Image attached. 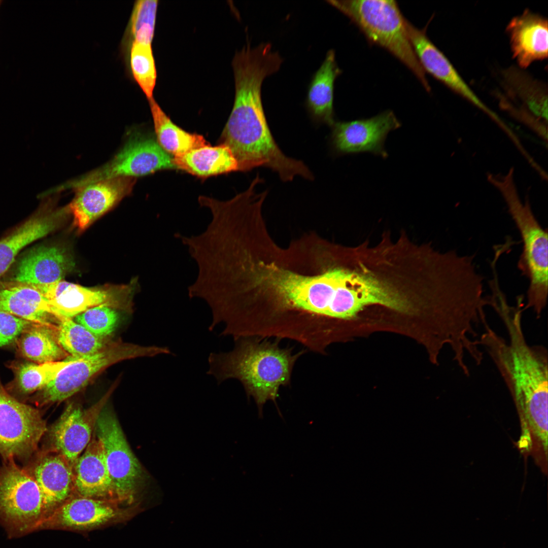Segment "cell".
<instances>
[{
    "instance_id": "obj_1",
    "label": "cell",
    "mask_w": 548,
    "mask_h": 548,
    "mask_svg": "<svg viewBox=\"0 0 548 548\" xmlns=\"http://www.w3.org/2000/svg\"><path fill=\"white\" fill-rule=\"evenodd\" d=\"M337 270L314 235L257 253L248 270L243 337L292 340L316 351L335 325Z\"/></svg>"
},
{
    "instance_id": "obj_2",
    "label": "cell",
    "mask_w": 548,
    "mask_h": 548,
    "mask_svg": "<svg viewBox=\"0 0 548 548\" xmlns=\"http://www.w3.org/2000/svg\"><path fill=\"white\" fill-rule=\"evenodd\" d=\"M283 61L270 44L252 47L247 43L236 52L232 65L235 96L232 111L220 137L236 158L238 171L265 167L284 182L296 176L309 180L314 176L301 160L287 156L275 141L263 109L261 87L264 79L277 72Z\"/></svg>"
},
{
    "instance_id": "obj_3",
    "label": "cell",
    "mask_w": 548,
    "mask_h": 548,
    "mask_svg": "<svg viewBox=\"0 0 548 548\" xmlns=\"http://www.w3.org/2000/svg\"><path fill=\"white\" fill-rule=\"evenodd\" d=\"M510 306L500 298L492 307L502 322L507 342L488 324L480 344L486 350L512 395L520 415L543 447L547 446L548 353L542 345H529L522 328L523 299Z\"/></svg>"
},
{
    "instance_id": "obj_4",
    "label": "cell",
    "mask_w": 548,
    "mask_h": 548,
    "mask_svg": "<svg viewBox=\"0 0 548 548\" xmlns=\"http://www.w3.org/2000/svg\"><path fill=\"white\" fill-rule=\"evenodd\" d=\"M233 349L228 352L210 354L207 374L218 384L235 379L242 384L249 399L252 397L258 407L259 418L263 417V408L268 400L276 405L281 386H287L297 359L305 353H292V349L281 348L279 340L243 337L234 339Z\"/></svg>"
},
{
    "instance_id": "obj_5",
    "label": "cell",
    "mask_w": 548,
    "mask_h": 548,
    "mask_svg": "<svg viewBox=\"0 0 548 548\" xmlns=\"http://www.w3.org/2000/svg\"><path fill=\"white\" fill-rule=\"evenodd\" d=\"M511 167L505 174L488 173L487 179L500 193L523 242L518 266L529 280L527 303L539 318L547 304L548 293V234L538 222L528 197L521 199Z\"/></svg>"
},
{
    "instance_id": "obj_6",
    "label": "cell",
    "mask_w": 548,
    "mask_h": 548,
    "mask_svg": "<svg viewBox=\"0 0 548 548\" xmlns=\"http://www.w3.org/2000/svg\"><path fill=\"white\" fill-rule=\"evenodd\" d=\"M348 17L371 43L387 50L416 76L427 91L431 88L410 41L403 17L393 0L328 1Z\"/></svg>"
},
{
    "instance_id": "obj_7",
    "label": "cell",
    "mask_w": 548,
    "mask_h": 548,
    "mask_svg": "<svg viewBox=\"0 0 548 548\" xmlns=\"http://www.w3.org/2000/svg\"><path fill=\"white\" fill-rule=\"evenodd\" d=\"M160 355L174 353L166 346L124 343L105 346L94 354L75 359L63 368L54 380L40 391V403L61 402L68 398L83 389L100 371L119 361Z\"/></svg>"
},
{
    "instance_id": "obj_8",
    "label": "cell",
    "mask_w": 548,
    "mask_h": 548,
    "mask_svg": "<svg viewBox=\"0 0 548 548\" xmlns=\"http://www.w3.org/2000/svg\"><path fill=\"white\" fill-rule=\"evenodd\" d=\"M173 156L165 152L157 140L138 131H133L121 150L109 162L77 178L54 189L53 192L75 190L102 180L120 177L146 176L158 170L174 169Z\"/></svg>"
},
{
    "instance_id": "obj_9",
    "label": "cell",
    "mask_w": 548,
    "mask_h": 548,
    "mask_svg": "<svg viewBox=\"0 0 548 548\" xmlns=\"http://www.w3.org/2000/svg\"><path fill=\"white\" fill-rule=\"evenodd\" d=\"M46 518L43 495L26 469L10 460L0 468V518L13 532L37 530Z\"/></svg>"
},
{
    "instance_id": "obj_10",
    "label": "cell",
    "mask_w": 548,
    "mask_h": 548,
    "mask_svg": "<svg viewBox=\"0 0 548 548\" xmlns=\"http://www.w3.org/2000/svg\"><path fill=\"white\" fill-rule=\"evenodd\" d=\"M94 430L102 444L116 500L133 505L142 480L143 469L117 418L111 412L102 409Z\"/></svg>"
},
{
    "instance_id": "obj_11",
    "label": "cell",
    "mask_w": 548,
    "mask_h": 548,
    "mask_svg": "<svg viewBox=\"0 0 548 548\" xmlns=\"http://www.w3.org/2000/svg\"><path fill=\"white\" fill-rule=\"evenodd\" d=\"M139 505L118 501L73 495L44 519L37 529L86 532L131 520Z\"/></svg>"
},
{
    "instance_id": "obj_12",
    "label": "cell",
    "mask_w": 548,
    "mask_h": 548,
    "mask_svg": "<svg viewBox=\"0 0 548 548\" xmlns=\"http://www.w3.org/2000/svg\"><path fill=\"white\" fill-rule=\"evenodd\" d=\"M46 430L40 412L11 395L0 381V454L8 459L31 454Z\"/></svg>"
},
{
    "instance_id": "obj_13",
    "label": "cell",
    "mask_w": 548,
    "mask_h": 548,
    "mask_svg": "<svg viewBox=\"0 0 548 548\" xmlns=\"http://www.w3.org/2000/svg\"><path fill=\"white\" fill-rule=\"evenodd\" d=\"M390 110L367 119L335 121L331 127L330 142L339 155L369 152L385 158L384 143L389 132L401 126Z\"/></svg>"
},
{
    "instance_id": "obj_14",
    "label": "cell",
    "mask_w": 548,
    "mask_h": 548,
    "mask_svg": "<svg viewBox=\"0 0 548 548\" xmlns=\"http://www.w3.org/2000/svg\"><path fill=\"white\" fill-rule=\"evenodd\" d=\"M408 37L424 72L484 112L499 127L503 120L475 94L447 56L429 39L426 28L419 29L407 20Z\"/></svg>"
},
{
    "instance_id": "obj_15",
    "label": "cell",
    "mask_w": 548,
    "mask_h": 548,
    "mask_svg": "<svg viewBox=\"0 0 548 548\" xmlns=\"http://www.w3.org/2000/svg\"><path fill=\"white\" fill-rule=\"evenodd\" d=\"M135 181L133 178H116L76 189L75 195L66 207L78 231L85 230L129 194Z\"/></svg>"
},
{
    "instance_id": "obj_16",
    "label": "cell",
    "mask_w": 548,
    "mask_h": 548,
    "mask_svg": "<svg viewBox=\"0 0 548 548\" xmlns=\"http://www.w3.org/2000/svg\"><path fill=\"white\" fill-rule=\"evenodd\" d=\"M102 403L99 402L87 409L70 404L50 428L49 437L53 448L73 467L91 439Z\"/></svg>"
},
{
    "instance_id": "obj_17",
    "label": "cell",
    "mask_w": 548,
    "mask_h": 548,
    "mask_svg": "<svg viewBox=\"0 0 548 548\" xmlns=\"http://www.w3.org/2000/svg\"><path fill=\"white\" fill-rule=\"evenodd\" d=\"M548 23L546 17L525 9L507 25L512 57L519 67L525 70L548 55Z\"/></svg>"
},
{
    "instance_id": "obj_18",
    "label": "cell",
    "mask_w": 548,
    "mask_h": 548,
    "mask_svg": "<svg viewBox=\"0 0 548 548\" xmlns=\"http://www.w3.org/2000/svg\"><path fill=\"white\" fill-rule=\"evenodd\" d=\"M126 289L122 286L88 288L61 280L44 285L42 294L61 318H72L94 306H110L118 293Z\"/></svg>"
},
{
    "instance_id": "obj_19",
    "label": "cell",
    "mask_w": 548,
    "mask_h": 548,
    "mask_svg": "<svg viewBox=\"0 0 548 548\" xmlns=\"http://www.w3.org/2000/svg\"><path fill=\"white\" fill-rule=\"evenodd\" d=\"M42 207L28 219L0 239V277L10 268L25 247L55 230L66 215L65 207Z\"/></svg>"
},
{
    "instance_id": "obj_20",
    "label": "cell",
    "mask_w": 548,
    "mask_h": 548,
    "mask_svg": "<svg viewBox=\"0 0 548 548\" xmlns=\"http://www.w3.org/2000/svg\"><path fill=\"white\" fill-rule=\"evenodd\" d=\"M500 81L504 93L498 94L499 100L524 110L547 124L546 84L514 65L500 71Z\"/></svg>"
},
{
    "instance_id": "obj_21",
    "label": "cell",
    "mask_w": 548,
    "mask_h": 548,
    "mask_svg": "<svg viewBox=\"0 0 548 548\" xmlns=\"http://www.w3.org/2000/svg\"><path fill=\"white\" fill-rule=\"evenodd\" d=\"M73 471L74 495L116 500L102 444L95 434L76 461Z\"/></svg>"
},
{
    "instance_id": "obj_22",
    "label": "cell",
    "mask_w": 548,
    "mask_h": 548,
    "mask_svg": "<svg viewBox=\"0 0 548 548\" xmlns=\"http://www.w3.org/2000/svg\"><path fill=\"white\" fill-rule=\"evenodd\" d=\"M65 251L57 246H40L29 250L18 263L11 281L49 284L62 280L74 267Z\"/></svg>"
},
{
    "instance_id": "obj_23",
    "label": "cell",
    "mask_w": 548,
    "mask_h": 548,
    "mask_svg": "<svg viewBox=\"0 0 548 548\" xmlns=\"http://www.w3.org/2000/svg\"><path fill=\"white\" fill-rule=\"evenodd\" d=\"M73 467L57 453L42 457L26 469L42 491L46 518L73 495Z\"/></svg>"
},
{
    "instance_id": "obj_24",
    "label": "cell",
    "mask_w": 548,
    "mask_h": 548,
    "mask_svg": "<svg viewBox=\"0 0 548 548\" xmlns=\"http://www.w3.org/2000/svg\"><path fill=\"white\" fill-rule=\"evenodd\" d=\"M0 310L35 323L54 325L51 317H61L50 301L29 283L13 281L0 284Z\"/></svg>"
},
{
    "instance_id": "obj_25",
    "label": "cell",
    "mask_w": 548,
    "mask_h": 548,
    "mask_svg": "<svg viewBox=\"0 0 548 548\" xmlns=\"http://www.w3.org/2000/svg\"><path fill=\"white\" fill-rule=\"evenodd\" d=\"M341 73L333 50H329L309 86L305 104L313 120L331 126L335 122L333 108L335 79Z\"/></svg>"
},
{
    "instance_id": "obj_26",
    "label": "cell",
    "mask_w": 548,
    "mask_h": 548,
    "mask_svg": "<svg viewBox=\"0 0 548 548\" xmlns=\"http://www.w3.org/2000/svg\"><path fill=\"white\" fill-rule=\"evenodd\" d=\"M173 163L175 168L200 178L238 171L232 152L222 144L215 146L209 144L173 157Z\"/></svg>"
},
{
    "instance_id": "obj_27",
    "label": "cell",
    "mask_w": 548,
    "mask_h": 548,
    "mask_svg": "<svg viewBox=\"0 0 548 548\" xmlns=\"http://www.w3.org/2000/svg\"><path fill=\"white\" fill-rule=\"evenodd\" d=\"M57 326L32 323L17 339L19 353L37 363L58 361L67 353L59 344Z\"/></svg>"
},
{
    "instance_id": "obj_28",
    "label": "cell",
    "mask_w": 548,
    "mask_h": 548,
    "mask_svg": "<svg viewBox=\"0 0 548 548\" xmlns=\"http://www.w3.org/2000/svg\"><path fill=\"white\" fill-rule=\"evenodd\" d=\"M156 140L161 147L173 157L183 155L209 143L204 137L189 133L176 125L153 97L148 99Z\"/></svg>"
},
{
    "instance_id": "obj_29",
    "label": "cell",
    "mask_w": 548,
    "mask_h": 548,
    "mask_svg": "<svg viewBox=\"0 0 548 548\" xmlns=\"http://www.w3.org/2000/svg\"><path fill=\"white\" fill-rule=\"evenodd\" d=\"M57 326L58 341L67 353L75 360L94 354L106 346L103 339L92 333L72 318L64 317Z\"/></svg>"
},
{
    "instance_id": "obj_30",
    "label": "cell",
    "mask_w": 548,
    "mask_h": 548,
    "mask_svg": "<svg viewBox=\"0 0 548 548\" xmlns=\"http://www.w3.org/2000/svg\"><path fill=\"white\" fill-rule=\"evenodd\" d=\"M74 361L67 359L43 363L31 362L21 363L15 369L17 387L24 394L40 391Z\"/></svg>"
},
{
    "instance_id": "obj_31",
    "label": "cell",
    "mask_w": 548,
    "mask_h": 548,
    "mask_svg": "<svg viewBox=\"0 0 548 548\" xmlns=\"http://www.w3.org/2000/svg\"><path fill=\"white\" fill-rule=\"evenodd\" d=\"M158 1L139 0L135 1L124 37L125 43L132 42L151 44L152 41L156 18Z\"/></svg>"
},
{
    "instance_id": "obj_32",
    "label": "cell",
    "mask_w": 548,
    "mask_h": 548,
    "mask_svg": "<svg viewBox=\"0 0 548 548\" xmlns=\"http://www.w3.org/2000/svg\"><path fill=\"white\" fill-rule=\"evenodd\" d=\"M130 67L133 78L148 99L153 97L156 70L151 44L132 42L130 45Z\"/></svg>"
},
{
    "instance_id": "obj_33",
    "label": "cell",
    "mask_w": 548,
    "mask_h": 548,
    "mask_svg": "<svg viewBox=\"0 0 548 548\" xmlns=\"http://www.w3.org/2000/svg\"><path fill=\"white\" fill-rule=\"evenodd\" d=\"M74 318V321L102 339L114 332L118 321L117 312L105 304L90 308Z\"/></svg>"
},
{
    "instance_id": "obj_34",
    "label": "cell",
    "mask_w": 548,
    "mask_h": 548,
    "mask_svg": "<svg viewBox=\"0 0 548 548\" xmlns=\"http://www.w3.org/2000/svg\"><path fill=\"white\" fill-rule=\"evenodd\" d=\"M32 323L0 310V348L17 339Z\"/></svg>"
},
{
    "instance_id": "obj_35",
    "label": "cell",
    "mask_w": 548,
    "mask_h": 548,
    "mask_svg": "<svg viewBox=\"0 0 548 548\" xmlns=\"http://www.w3.org/2000/svg\"><path fill=\"white\" fill-rule=\"evenodd\" d=\"M500 107L511 117L522 123L534 132L545 143L547 141V124L539 120L530 113L509 104L499 101Z\"/></svg>"
},
{
    "instance_id": "obj_36",
    "label": "cell",
    "mask_w": 548,
    "mask_h": 548,
    "mask_svg": "<svg viewBox=\"0 0 548 548\" xmlns=\"http://www.w3.org/2000/svg\"><path fill=\"white\" fill-rule=\"evenodd\" d=\"M2 2H3V0H0V6H1V4H2Z\"/></svg>"
}]
</instances>
